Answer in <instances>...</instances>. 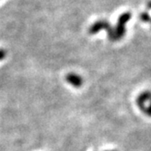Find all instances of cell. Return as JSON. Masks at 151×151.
Returning <instances> with one entry per match:
<instances>
[{
    "label": "cell",
    "mask_w": 151,
    "mask_h": 151,
    "mask_svg": "<svg viewBox=\"0 0 151 151\" xmlns=\"http://www.w3.org/2000/svg\"><path fill=\"white\" fill-rule=\"evenodd\" d=\"M101 30H106L107 33V37L111 42H115L117 41V36H116V32L115 29H113L112 27L109 24V23L106 20H98L97 22H95L88 29V33L90 35H95L98 33Z\"/></svg>",
    "instance_id": "cell-1"
},
{
    "label": "cell",
    "mask_w": 151,
    "mask_h": 151,
    "mask_svg": "<svg viewBox=\"0 0 151 151\" xmlns=\"http://www.w3.org/2000/svg\"><path fill=\"white\" fill-rule=\"evenodd\" d=\"M136 104L141 111L148 117H151V92L143 91L136 99Z\"/></svg>",
    "instance_id": "cell-2"
},
{
    "label": "cell",
    "mask_w": 151,
    "mask_h": 151,
    "mask_svg": "<svg viewBox=\"0 0 151 151\" xmlns=\"http://www.w3.org/2000/svg\"><path fill=\"white\" fill-rule=\"evenodd\" d=\"M130 18H131V14L129 12L123 13L122 15H120V17H118L117 24V26L115 28L117 41L124 37V35L126 34V24L130 20Z\"/></svg>",
    "instance_id": "cell-3"
},
{
    "label": "cell",
    "mask_w": 151,
    "mask_h": 151,
    "mask_svg": "<svg viewBox=\"0 0 151 151\" xmlns=\"http://www.w3.org/2000/svg\"><path fill=\"white\" fill-rule=\"evenodd\" d=\"M66 81L69 84H71L75 88H80L84 83V80L82 79V77L77 73H68L66 76Z\"/></svg>",
    "instance_id": "cell-4"
},
{
    "label": "cell",
    "mask_w": 151,
    "mask_h": 151,
    "mask_svg": "<svg viewBox=\"0 0 151 151\" xmlns=\"http://www.w3.org/2000/svg\"><path fill=\"white\" fill-rule=\"evenodd\" d=\"M140 18H141V20L143 22H149V21H151L150 16L148 15L147 13H146V12H144V13L141 14V15H140Z\"/></svg>",
    "instance_id": "cell-5"
},
{
    "label": "cell",
    "mask_w": 151,
    "mask_h": 151,
    "mask_svg": "<svg viewBox=\"0 0 151 151\" xmlns=\"http://www.w3.org/2000/svg\"><path fill=\"white\" fill-rule=\"evenodd\" d=\"M6 55H7L6 51L3 50V49H0V61H2L3 59H5Z\"/></svg>",
    "instance_id": "cell-6"
},
{
    "label": "cell",
    "mask_w": 151,
    "mask_h": 151,
    "mask_svg": "<svg viewBox=\"0 0 151 151\" xmlns=\"http://www.w3.org/2000/svg\"><path fill=\"white\" fill-rule=\"evenodd\" d=\"M147 6H148V7H149V8H151V1L147 4Z\"/></svg>",
    "instance_id": "cell-7"
},
{
    "label": "cell",
    "mask_w": 151,
    "mask_h": 151,
    "mask_svg": "<svg viewBox=\"0 0 151 151\" xmlns=\"http://www.w3.org/2000/svg\"><path fill=\"white\" fill-rule=\"evenodd\" d=\"M107 151H116V150H107Z\"/></svg>",
    "instance_id": "cell-8"
}]
</instances>
